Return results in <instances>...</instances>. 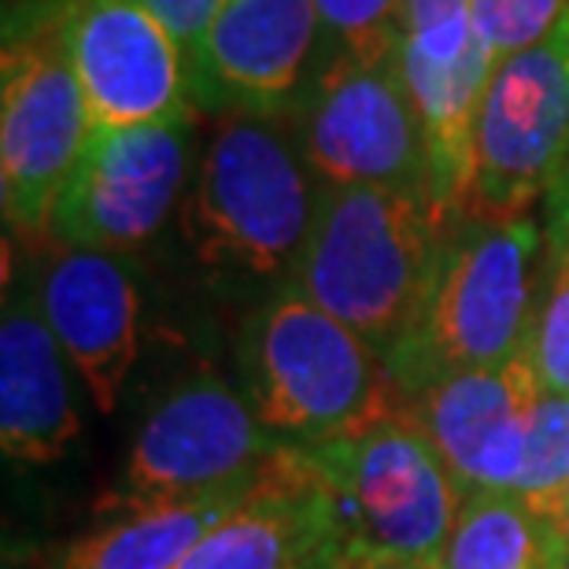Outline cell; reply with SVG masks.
Listing matches in <instances>:
<instances>
[{
	"label": "cell",
	"mask_w": 569,
	"mask_h": 569,
	"mask_svg": "<svg viewBox=\"0 0 569 569\" xmlns=\"http://www.w3.org/2000/svg\"><path fill=\"white\" fill-rule=\"evenodd\" d=\"M518 496L559 526L569 503V400L562 396H540L529 426V455L521 473ZM562 532V529H559Z\"/></svg>",
	"instance_id": "obj_20"
},
{
	"label": "cell",
	"mask_w": 569,
	"mask_h": 569,
	"mask_svg": "<svg viewBox=\"0 0 569 569\" xmlns=\"http://www.w3.org/2000/svg\"><path fill=\"white\" fill-rule=\"evenodd\" d=\"M333 507L348 566H437L466 492L411 415L296 443Z\"/></svg>",
	"instance_id": "obj_4"
},
{
	"label": "cell",
	"mask_w": 569,
	"mask_h": 569,
	"mask_svg": "<svg viewBox=\"0 0 569 569\" xmlns=\"http://www.w3.org/2000/svg\"><path fill=\"white\" fill-rule=\"evenodd\" d=\"M356 569H437V566H356Z\"/></svg>",
	"instance_id": "obj_27"
},
{
	"label": "cell",
	"mask_w": 569,
	"mask_h": 569,
	"mask_svg": "<svg viewBox=\"0 0 569 569\" xmlns=\"http://www.w3.org/2000/svg\"><path fill=\"white\" fill-rule=\"evenodd\" d=\"M526 356L540 392L569 400V244L548 241Z\"/></svg>",
	"instance_id": "obj_19"
},
{
	"label": "cell",
	"mask_w": 569,
	"mask_h": 569,
	"mask_svg": "<svg viewBox=\"0 0 569 569\" xmlns=\"http://www.w3.org/2000/svg\"><path fill=\"white\" fill-rule=\"evenodd\" d=\"M270 466L263 473H256L252 481H241L211 496L104 515L93 532L67 543L49 569H174L219 521L241 510L267 485Z\"/></svg>",
	"instance_id": "obj_17"
},
{
	"label": "cell",
	"mask_w": 569,
	"mask_h": 569,
	"mask_svg": "<svg viewBox=\"0 0 569 569\" xmlns=\"http://www.w3.org/2000/svg\"><path fill=\"white\" fill-rule=\"evenodd\" d=\"M459 222L429 189H326L289 281L389 362L415 333Z\"/></svg>",
	"instance_id": "obj_1"
},
{
	"label": "cell",
	"mask_w": 569,
	"mask_h": 569,
	"mask_svg": "<svg viewBox=\"0 0 569 569\" xmlns=\"http://www.w3.org/2000/svg\"><path fill=\"white\" fill-rule=\"evenodd\" d=\"M569 540L515 492L466 496L437 569H562Z\"/></svg>",
	"instance_id": "obj_18"
},
{
	"label": "cell",
	"mask_w": 569,
	"mask_h": 569,
	"mask_svg": "<svg viewBox=\"0 0 569 569\" xmlns=\"http://www.w3.org/2000/svg\"><path fill=\"white\" fill-rule=\"evenodd\" d=\"M237 362L241 392L281 443L345 437L407 411L389 362L292 281L244 322Z\"/></svg>",
	"instance_id": "obj_3"
},
{
	"label": "cell",
	"mask_w": 569,
	"mask_h": 569,
	"mask_svg": "<svg viewBox=\"0 0 569 569\" xmlns=\"http://www.w3.org/2000/svg\"><path fill=\"white\" fill-rule=\"evenodd\" d=\"M473 30L492 67L548 41L566 19L569 0H470Z\"/></svg>",
	"instance_id": "obj_22"
},
{
	"label": "cell",
	"mask_w": 569,
	"mask_h": 569,
	"mask_svg": "<svg viewBox=\"0 0 569 569\" xmlns=\"http://www.w3.org/2000/svg\"><path fill=\"white\" fill-rule=\"evenodd\" d=\"M296 141L326 189H429V148L396 56L329 60L292 116Z\"/></svg>",
	"instance_id": "obj_9"
},
{
	"label": "cell",
	"mask_w": 569,
	"mask_h": 569,
	"mask_svg": "<svg viewBox=\"0 0 569 569\" xmlns=\"http://www.w3.org/2000/svg\"><path fill=\"white\" fill-rule=\"evenodd\" d=\"M44 241L33 267L38 307L97 411L111 415L141 351L138 278L127 256Z\"/></svg>",
	"instance_id": "obj_13"
},
{
	"label": "cell",
	"mask_w": 569,
	"mask_h": 569,
	"mask_svg": "<svg viewBox=\"0 0 569 569\" xmlns=\"http://www.w3.org/2000/svg\"><path fill=\"white\" fill-rule=\"evenodd\" d=\"M71 362L44 322L33 274L8 284L0 315V448L8 459L49 466L82 437Z\"/></svg>",
	"instance_id": "obj_15"
},
{
	"label": "cell",
	"mask_w": 569,
	"mask_h": 569,
	"mask_svg": "<svg viewBox=\"0 0 569 569\" xmlns=\"http://www.w3.org/2000/svg\"><path fill=\"white\" fill-rule=\"evenodd\" d=\"M562 569H569V551H566V562H562Z\"/></svg>",
	"instance_id": "obj_29"
},
{
	"label": "cell",
	"mask_w": 569,
	"mask_h": 569,
	"mask_svg": "<svg viewBox=\"0 0 569 569\" xmlns=\"http://www.w3.org/2000/svg\"><path fill=\"white\" fill-rule=\"evenodd\" d=\"M559 529H562V537L569 540V503H566V510H562V518H559Z\"/></svg>",
	"instance_id": "obj_28"
},
{
	"label": "cell",
	"mask_w": 569,
	"mask_h": 569,
	"mask_svg": "<svg viewBox=\"0 0 569 569\" xmlns=\"http://www.w3.org/2000/svg\"><path fill=\"white\" fill-rule=\"evenodd\" d=\"M89 133L93 119L67 56L56 0L8 16L0 60V203L8 230L49 237L52 211Z\"/></svg>",
	"instance_id": "obj_6"
},
{
	"label": "cell",
	"mask_w": 569,
	"mask_h": 569,
	"mask_svg": "<svg viewBox=\"0 0 569 569\" xmlns=\"http://www.w3.org/2000/svg\"><path fill=\"white\" fill-rule=\"evenodd\" d=\"M540 252H548V237L532 219H462L415 333L389 359L407 403L448 373L499 367L526 351L543 278Z\"/></svg>",
	"instance_id": "obj_5"
},
{
	"label": "cell",
	"mask_w": 569,
	"mask_h": 569,
	"mask_svg": "<svg viewBox=\"0 0 569 569\" xmlns=\"http://www.w3.org/2000/svg\"><path fill=\"white\" fill-rule=\"evenodd\" d=\"M192 122L93 130L52 211L60 244L130 256L152 244L189 192Z\"/></svg>",
	"instance_id": "obj_10"
},
{
	"label": "cell",
	"mask_w": 569,
	"mask_h": 569,
	"mask_svg": "<svg viewBox=\"0 0 569 569\" xmlns=\"http://www.w3.org/2000/svg\"><path fill=\"white\" fill-rule=\"evenodd\" d=\"M537 373L521 351L510 362L448 373L411 396L407 415L426 432L466 496L515 492L529 455V426L540 403Z\"/></svg>",
	"instance_id": "obj_14"
},
{
	"label": "cell",
	"mask_w": 569,
	"mask_h": 569,
	"mask_svg": "<svg viewBox=\"0 0 569 569\" xmlns=\"http://www.w3.org/2000/svg\"><path fill=\"white\" fill-rule=\"evenodd\" d=\"M322 192L292 122L222 116L181 200V237L192 259L222 278L289 281Z\"/></svg>",
	"instance_id": "obj_2"
},
{
	"label": "cell",
	"mask_w": 569,
	"mask_h": 569,
	"mask_svg": "<svg viewBox=\"0 0 569 569\" xmlns=\"http://www.w3.org/2000/svg\"><path fill=\"white\" fill-rule=\"evenodd\" d=\"M284 443L252 411L230 381L200 373L174 385L133 437L127 462L100 496L97 515L178 503L252 481Z\"/></svg>",
	"instance_id": "obj_7"
},
{
	"label": "cell",
	"mask_w": 569,
	"mask_h": 569,
	"mask_svg": "<svg viewBox=\"0 0 569 569\" xmlns=\"http://www.w3.org/2000/svg\"><path fill=\"white\" fill-rule=\"evenodd\" d=\"M329 60L315 0H222L189 63L192 100L219 116L292 119Z\"/></svg>",
	"instance_id": "obj_11"
},
{
	"label": "cell",
	"mask_w": 569,
	"mask_h": 569,
	"mask_svg": "<svg viewBox=\"0 0 569 569\" xmlns=\"http://www.w3.org/2000/svg\"><path fill=\"white\" fill-rule=\"evenodd\" d=\"M400 52L429 63H451L485 52L473 30L470 0H403Z\"/></svg>",
	"instance_id": "obj_23"
},
{
	"label": "cell",
	"mask_w": 569,
	"mask_h": 569,
	"mask_svg": "<svg viewBox=\"0 0 569 569\" xmlns=\"http://www.w3.org/2000/svg\"><path fill=\"white\" fill-rule=\"evenodd\" d=\"M300 569H351V566H348V555L345 551H326V555H318L315 562H307Z\"/></svg>",
	"instance_id": "obj_26"
},
{
	"label": "cell",
	"mask_w": 569,
	"mask_h": 569,
	"mask_svg": "<svg viewBox=\"0 0 569 569\" xmlns=\"http://www.w3.org/2000/svg\"><path fill=\"white\" fill-rule=\"evenodd\" d=\"M333 60L385 63L403 41V0H315Z\"/></svg>",
	"instance_id": "obj_21"
},
{
	"label": "cell",
	"mask_w": 569,
	"mask_h": 569,
	"mask_svg": "<svg viewBox=\"0 0 569 569\" xmlns=\"http://www.w3.org/2000/svg\"><path fill=\"white\" fill-rule=\"evenodd\" d=\"M340 548L333 507L296 443L241 510L219 521L174 569H300Z\"/></svg>",
	"instance_id": "obj_16"
},
{
	"label": "cell",
	"mask_w": 569,
	"mask_h": 569,
	"mask_svg": "<svg viewBox=\"0 0 569 569\" xmlns=\"http://www.w3.org/2000/svg\"><path fill=\"white\" fill-rule=\"evenodd\" d=\"M138 4L163 22L170 38L178 41V49L186 52V60L192 63V56H197L203 33H208L222 0H138Z\"/></svg>",
	"instance_id": "obj_24"
},
{
	"label": "cell",
	"mask_w": 569,
	"mask_h": 569,
	"mask_svg": "<svg viewBox=\"0 0 569 569\" xmlns=\"http://www.w3.org/2000/svg\"><path fill=\"white\" fill-rule=\"evenodd\" d=\"M548 241L569 244V170L559 181V189L548 197Z\"/></svg>",
	"instance_id": "obj_25"
},
{
	"label": "cell",
	"mask_w": 569,
	"mask_h": 569,
	"mask_svg": "<svg viewBox=\"0 0 569 569\" xmlns=\"http://www.w3.org/2000/svg\"><path fill=\"white\" fill-rule=\"evenodd\" d=\"M569 170V11L548 41L492 71L473 133L462 219L515 222Z\"/></svg>",
	"instance_id": "obj_8"
},
{
	"label": "cell",
	"mask_w": 569,
	"mask_h": 569,
	"mask_svg": "<svg viewBox=\"0 0 569 569\" xmlns=\"http://www.w3.org/2000/svg\"><path fill=\"white\" fill-rule=\"evenodd\" d=\"M93 130L192 122L189 60L138 0H56Z\"/></svg>",
	"instance_id": "obj_12"
}]
</instances>
